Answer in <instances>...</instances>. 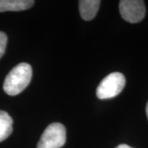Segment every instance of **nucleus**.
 Returning a JSON list of instances; mask_svg holds the SVG:
<instances>
[{"instance_id":"nucleus-1","label":"nucleus","mask_w":148,"mask_h":148,"mask_svg":"<svg viewBox=\"0 0 148 148\" xmlns=\"http://www.w3.org/2000/svg\"><path fill=\"white\" fill-rule=\"evenodd\" d=\"M32 77V66L27 63H21L7 75L3 90L8 95H16L20 94L30 84Z\"/></svg>"},{"instance_id":"nucleus-2","label":"nucleus","mask_w":148,"mask_h":148,"mask_svg":"<svg viewBox=\"0 0 148 148\" xmlns=\"http://www.w3.org/2000/svg\"><path fill=\"white\" fill-rule=\"evenodd\" d=\"M126 80L120 73H112L101 82L96 89V95L99 99L106 100L115 97L124 88Z\"/></svg>"},{"instance_id":"nucleus-3","label":"nucleus","mask_w":148,"mask_h":148,"mask_svg":"<svg viewBox=\"0 0 148 148\" xmlns=\"http://www.w3.org/2000/svg\"><path fill=\"white\" fill-rule=\"evenodd\" d=\"M66 143V128L62 123L49 124L42 133L36 148H60Z\"/></svg>"},{"instance_id":"nucleus-4","label":"nucleus","mask_w":148,"mask_h":148,"mask_svg":"<svg viewBox=\"0 0 148 148\" xmlns=\"http://www.w3.org/2000/svg\"><path fill=\"white\" fill-rule=\"evenodd\" d=\"M119 12L125 21L137 23L143 20L146 13L143 1L140 0H122L119 2Z\"/></svg>"},{"instance_id":"nucleus-5","label":"nucleus","mask_w":148,"mask_h":148,"mask_svg":"<svg viewBox=\"0 0 148 148\" xmlns=\"http://www.w3.org/2000/svg\"><path fill=\"white\" fill-rule=\"evenodd\" d=\"M100 0H81L79 1V12L85 21L92 20L96 15L101 5Z\"/></svg>"},{"instance_id":"nucleus-6","label":"nucleus","mask_w":148,"mask_h":148,"mask_svg":"<svg viewBox=\"0 0 148 148\" xmlns=\"http://www.w3.org/2000/svg\"><path fill=\"white\" fill-rule=\"evenodd\" d=\"M34 3L33 0H0V12L27 10L32 8Z\"/></svg>"},{"instance_id":"nucleus-7","label":"nucleus","mask_w":148,"mask_h":148,"mask_svg":"<svg viewBox=\"0 0 148 148\" xmlns=\"http://www.w3.org/2000/svg\"><path fill=\"white\" fill-rule=\"evenodd\" d=\"M12 119L6 111L0 110V142L4 141L12 132Z\"/></svg>"},{"instance_id":"nucleus-8","label":"nucleus","mask_w":148,"mask_h":148,"mask_svg":"<svg viewBox=\"0 0 148 148\" xmlns=\"http://www.w3.org/2000/svg\"><path fill=\"white\" fill-rule=\"evenodd\" d=\"M8 43V36L4 32H0V58L5 53L6 46Z\"/></svg>"},{"instance_id":"nucleus-9","label":"nucleus","mask_w":148,"mask_h":148,"mask_svg":"<svg viewBox=\"0 0 148 148\" xmlns=\"http://www.w3.org/2000/svg\"><path fill=\"white\" fill-rule=\"evenodd\" d=\"M115 148H132V147H131L130 146H128V145H127V144H120V145H119V146Z\"/></svg>"},{"instance_id":"nucleus-10","label":"nucleus","mask_w":148,"mask_h":148,"mask_svg":"<svg viewBox=\"0 0 148 148\" xmlns=\"http://www.w3.org/2000/svg\"><path fill=\"white\" fill-rule=\"evenodd\" d=\"M146 112H147V119H148V102H147V108H146Z\"/></svg>"}]
</instances>
